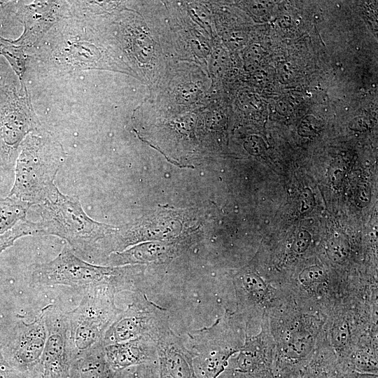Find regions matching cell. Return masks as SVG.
<instances>
[{
  "instance_id": "6da1fadb",
  "label": "cell",
  "mask_w": 378,
  "mask_h": 378,
  "mask_svg": "<svg viewBox=\"0 0 378 378\" xmlns=\"http://www.w3.org/2000/svg\"><path fill=\"white\" fill-rule=\"evenodd\" d=\"M141 267L100 266L85 261L66 246L50 262L36 264L30 271L29 282L32 287L69 286L82 290L105 288L116 294L122 291L141 290Z\"/></svg>"
},
{
  "instance_id": "7a4b0ae2",
  "label": "cell",
  "mask_w": 378,
  "mask_h": 378,
  "mask_svg": "<svg viewBox=\"0 0 378 378\" xmlns=\"http://www.w3.org/2000/svg\"><path fill=\"white\" fill-rule=\"evenodd\" d=\"M41 234L65 239L78 255L95 261L103 241L117 229L90 218L75 196L63 195L54 185L38 204Z\"/></svg>"
},
{
  "instance_id": "3957f363",
  "label": "cell",
  "mask_w": 378,
  "mask_h": 378,
  "mask_svg": "<svg viewBox=\"0 0 378 378\" xmlns=\"http://www.w3.org/2000/svg\"><path fill=\"white\" fill-rule=\"evenodd\" d=\"M64 160L62 150L48 138L31 136L24 141L15 168L8 197L30 206L38 205L55 185Z\"/></svg>"
},
{
  "instance_id": "277c9868",
  "label": "cell",
  "mask_w": 378,
  "mask_h": 378,
  "mask_svg": "<svg viewBox=\"0 0 378 378\" xmlns=\"http://www.w3.org/2000/svg\"><path fill=\"white\" fill-rule=\"evenodd\" d=\"M115 295L105 288L84 290L77 307L66 312L74 360L102 342L106 330L122 312L115 304Z\"/></svg>"
},
{
  "instance_id": "5b68a950",
  "label": "cell",
  "mask_w": 378,
  "mask_h": 378,
  "mask_svg": "<svg viewBox=\"0 0 378 378\" xmlns=\"http://www.w3.org/2000/svg\"><path fill=\"white\" fill-rule=\"evenodd\" d=\"M169 328L167 310L140 290L134 293L132 302L106 330L102 342L106 346L144 337L158 341Z\"/></svg>"
},
{
  "instance_id": "8992f818",
  "label": "cell",
  "mask_w": 378,
  "mask_h": 378,
  "mask_svg": "<svg viewBox=\"0 0 378 378\" xmlns=\"http://www.w3.org/2000/svg\"><path fill=\"white\" fill-rule=\"evenodd\" d=\"M227 314L211 326L188 333L194 368L197 378H218L227 368L230 358L240 346L234 341Z\"/></svg>"
},
{
  "instance_id": "52a82bcc",
  "label": "cell",
  "mask_w": 378,
  "mask_h": 378,
  "mask_svg": "<svg viewBox=\"0 0 378 378\" xmlns=\"http://www.w3.org/2000/svg\"><path fill=\"white\" fill-rule=\"evenodd\" d=\"M315 322L311 316H299L283 327L279 346L273 356L272 372L276 377L300 372L311 360L318 332Z\"/></svg>"
},
{
  "instance_id": "ba28073f",
  "label": "cell",
  "mask_w": 378,
  "mask_h": 378,
  "mask_svg": "<svg viewBox=\"0 0 378 378\" xmlns=\"http://www.w3.org/2000/svg\"><path fill=\"white\" fill-rule=\"evenodd\" d=\"M47 331L44 309L27 323L18 318L10 326L0 327V342L9 363L18 367H30L41 360Z\"/></svg>"
},
{
  "instance_id": "9c48e42d",
  "label": "cell",
  "mask_w": 378,
  "mask_h": 378,
  "mask_svg": "<svg viewBox=\"0 0 378 378\" xmlns=\"http://www.w3.org/2000/svg\"><path fill=\"white\" fill-rule=\"evenodd\" d=\"M47 331L41 363L45 378H65L74 359L69 335L67 312L55 304L43 307Z\"/></svg>"
},
{
  "instance_id": "30bf717a",
  "label": "cell",
  "mask_w": 378,
  "mask_h": 378,
  "mask_svg": "<svg viewBox=\"0 0 378 378\" xmlns=\"http://www.w3.org/2000/svg\"><path fill=\"white\" fill-rule=\"evenodd\" d=\"M159 378H197L193 364L194 354L171 328L157 341Z\"/></svg>"
},
{
  "instance_id": "8fae6325",
  "label": "cell",
  "mask_w": 378,
  "mask_h": 378,
  "mask_svg": "<svg viewBox=\"0 0 378 378\" xmlns=\"http://www.w3.org/2000/svg\"><path fill=\"white\" fill-rule=\"evenodd\" d=\"M106 359L113 370L153 363L158 359L157 341L144 337L104 346Z\"/></svg>"
},
{
  "instance_id": "7c38bea8",
  "label": "cell",
  "mask_w": 378,
  "mask_h": 378,
  "mask_svg": "<svg viewBox=\"0 0 378 378\" xmlns=\"http://www.w3.org/2000/svg\"><path fill=\"white\" fill-rule=\"evenodd\" d=\"M235 293L239 314L248 323L257 312L267 308L273 290L258 274L247 270L237 276Z\"/></svg>"
},
{
  "instance_id": "4fadbf2b",
  "label": "cell",
  "mask_w": 378,
  "mask_h": 378,
  "mask_svg": "<svg viewBox=\"0 0 378 378\" xmlns=\"http://www.w3.org/2000/svg\"><path fill=\"white\" fill-rule=\"evenodd\" d=\"M273 356L274 348L270 347L267 327L263 321L260 333L254 336H246L232 370L239 373L272 370Z\"/></svg>"
},
{
  "instance_id": "5bb4252c",
  "label": "cell",
  "mask_w": 378,
  "mask_h": 378,
  "mask_svg": "<svg viewBox=\"0 0 378 378\" xmlns=\"http://www.w3.org/2000/svg\"><path fill=\"white\" fill-rule=\"evenodd\" d=\"M179 246L175 244L147 243L135 246L124 251L111 253L108 262L111 267L135 263L162 262L175 256Z\"/></svg>"
},
{
  "instance_id": "9a60e30c",
  "label": "cell",
  "mask_w": 378,
  "mask_h": 378,
  "mask_svg": "<svg viewBox=\"0 0 378 378\" xmlns=\"http://www.w3.org/2000/svg\"><path fill=\"white\" fill-rule=\"evenodd\" d=\"M332 349H316L312 358L300 371L301 378H344Z\"/></svg>"
},
{
  "instance_id": "2e32d148",
  "label": "cell",
  "mask_w": 378,
  "mask_h": 378,
  "mask_svg": "<svg viewBox=\"0 0 378 378\" xmlns=\"http://www.w3.org/2000/svg\"><path fill=\"white\" fill-rule=\"evenodd\" d=\"M377 350L374 344L363 342L353 347L343 368L345 372L354 370L360 372L377 374Z\"/></svg>"
},
{
  "instance_id": "e0dca14e",
  "label": "cell",
  "mask_w": 378,
  "mask_h": 378,
  "mask_svg": "<svg viewBox=\"0 0 378 378\" xmlns=\"http://www.w3.org/2000/svg\"><path fill=\"white\" fill-rule=\"evenodd\" d=\"M29 206L8 196L0 198V235L25 220Z\"/></svg>"
},
{
  "instance_id": "ac0fdd59",
  "label": "cell",
  "mask_w": 378,
  "mask_h": 378,
  "mask_svg": "<svg viewBox=\"0 0 378 378\" xmlns=\"http://www.w3.org/2000/svg\"><path fill=\"white\" fill-rule=\"evenodd\" d=\"M327 274L326 271L318 265H311L305 267L298 276V282L302 286L301 290L308 293L316 294L322 292Z\"/></svg>"
},
{
  "instance_id": "d6986e66",
  "label": "cell",
  "mask_w": 378,
  "mask_h": 378,
  "mask_svg": "<svg viewBox=\"0 0 378 378\" xmlns=\"http://www.w3.org/2000/svg\"><path fill=\"white\" fill-rule=\"evenodd\" d=\"M41 234L38 223H33L27 219L20 221L12 229L0 235V254L11 246L19 238L28 235Z\"/></svg>"
},
{
  "instance_id": "ffe728a7",
  "label": "cell",
  "mask_w": 378,
  "mask_h": 378,
  "mask_svg": "<svg viewBox=\"0 0 378 378\" xmlns=\"http://www.w3.org/2000/svg\"><path fill=\"white\" fill-rule=\"evenodd\" d=\"M13 175L14 176V174L9 162H5L0 157V198L7 197L5 195L7 192L9 194L8 188L10 187Z\"/></svg>"
},
{
  "instance_id": "44dd1931",
  "label": "cell",
  "mask_w": 378,
  "mask_h": 378,
  "mask_svg": "<svg viewBox=\"0 0 378 378\" xmlns=\"http://www.w3.org/2000/svg\"><path fill=\"white\" fill-rule=\"evenodd\" d=\"M320 122L314 116L308 115L300 122L298 131L300 135L303 136H313L320 129Z\"/></svg>"
},
{
  "instance_id": "7402d4cb",
  "label": "cell",
  "mask_w": 378,
  "mask_h": 378,
  "mask_svg": "<svg viewBox=\"0 0 378 378\" xmlns=\"http://www.w3.org/2000/svg\"><path fill=\"white\" fill-rule=\"evenodd\" d=\"M312 241L309 232L306 230H300L297 234L292 244V250L298 254L303 253L309 248Z\"/></svg>"
},
{
  "instance_id": "603a6c76",
  "label": "cell",
  "mask_w": 378,
  "mask_h": 378,
  "mask_svg": "<svg viewBox=\"0 0 378 378\" xmlns=\"http://www.w3.org/2000/svg\"><path fill=\"white\" fill-rule=\"evenodd\" d=\"M144 365L130 367L118 370V378H145Z\"/></svg>"
},
{
  "instance_id": "cb8c5ba5",
  "label": "cell",
  "mask_w": 378,
  "mask_h": 378,
  "mask_svg": "<svg viewBox=\"0 0 378 378\" xmlns=\"http://www.w3.org/2000/svg\"><path fill=\"white\" fill-rule=\"evenodd\" d=\"M234 378H276L272 370H262L251 373L233 372Z\"/></svg>"
},
{
  "instance_id": "d4e9b609",
  "label": "cell",
  "mask_w": 378,
  "mask_h": 378,
  "mask_svg": "<svg viewBox=\"0 0 378 378\" xmlns=\"http://www.w3.org/2000/svg\"><path fill=\"white\" fill-rule=\"evenodd\" d=\"M344 378H378L377 374L360 372L348 370L344 373Z\"/></svg>"
},
{
  "instance_id": "484cf974",
  "label": "cell",
  "mask_w": 378,
  "mask_h": 378,
  "mask_svg": "<svg viewBox=\"0 0 378 378\" xmlns=\"http://www.w3.org/2000/svg\"><path fill=\"white\" fill-rule=\"evenodd\" d=\"M277 378H301L300 372H293L287 374H282Z\"/></svg>"
}]
</instances>
